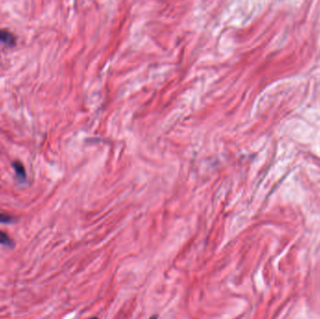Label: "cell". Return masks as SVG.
<instances>
[{"instance_id": "obj_4", "label": "cell", "mask_w": 320, "mask_h": 319, "mask_svg": "<svg viewBox=\"0 0 320 319\" xmlns=\"http://www.w3.org/2000/svg\"><path fill=\"white\" fill-rule=\"evenodd\" d=\"M14 221V218L11 216V215H8V214H6V213H0V223H3V224H10Z\"/></svg>"}, {"instance_id": "obj_5", "label": "cell", "mask_w": 320, "mask_h": 319, "mask_svg": "<svg viewBox=\"0 0 320 319\" xmlns=\"http://www.w3.org/2000/svg\"><path fill=\"white\" fill-rule=\"evenodd\" d=\"M149 319H158V317H157V316H154V317H151Z\"/></svg>"}, {"instance_id": "obj_6", "label": "cell", "mask_w": 320, "mask_h": 319, "mask_svg": "<svg viewBox=\"0 0 320 319\" xmlns=\"http://www.w3.org/2000/svg\"><path fill=\"white\" fill-rule=\"evenodd\" d=\"M97 319V318H93V319Z\"/></svg>"}, {"instance_id": "obj_3", "label": "cell", "mask_w": 320, "mask_h": 319, "mask_svg": "<svg viewBox=\"0 0 320 319\" xmlns=\"http://www.w3.org/2000/svg\"><path fill=\"white\" fill-rule=\"evenodd\" d=\"M0 244L6 245V246H13V241L9 238L8 234L0 231Z\"/></svg>"}, {"instance_id": "obj_1", "label": "cell", "mask_w": 320, "mask_h": 319, "mask_svg": "<svg viewBox=\"0 0 320 319\" xmlns=\"http://www.w3.org/2000/svg\"><path fill=\"white\" fill-rule=\"evenodd\" d=\"M12 167L14 168L16 173V178L19 182H24L26 179V170L22 162L16 160L12 162Z\"/></svg>"}, {"instance_id": "obj_2", "label": "cell", "mask_w": 320, "mask_h": 319, "mask_svg": "<svg viewBox=\"0 0 320 319\" xmlns=\"http://www.w3.org/2000/svg\"><path fill=\"white\" fill-rule=\"evenodd\" d=\"M0 42L6 43L8 46L15 45V37L8 30L0 29Z\"/></svg>"}]
</instances>
